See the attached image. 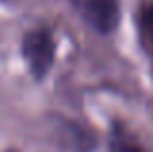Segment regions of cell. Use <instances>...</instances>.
<instances>
[{
	"instance_id": "obj_5",
	"label": "cell",
	"mask_w": 153,
	"mask_h": 152,
	"mask_svg": "<svg viewBox=\"0 0 153 152\" xmlns=\"http://www.w3.org/2000/svg\"><path fill=\"white\" fill-rule=\"evenodd\" d=\"M8 152H16V150H8Z\"/></svg>"
},
{
	"instance_id": "obj_1",
	"label": "cell",
	"mask_w": 153,
	"mask_h": 152,
	"mask_svg": "<svg viewBox=\"0 0 153 152\" xmlns=\"http://www.w3.org/2000/svg\"><path fill=\"white\" fill-rule=\"evenodd\" d=\"M22 55L27 70L35 80H45L49 76L56 57V41L47 27H37L23 35Z\"/></svg>"
},
{
	"instance_id": "obj_3",
	"label": "cell",
	"mask_w": 153,
	"mask_h": 152,
	"mask_svg": "<svg viewBox=\"0 0 153 152\" xmlns=\"http://www.w3.org/2000/svg\"><path fill=\"white\" fill-rule=\"evenodd\" d=\"M111 152H147V150L132 137L116 131L111 138Z\"/></svg>"
},
{
	"instance_id": "obj_2",
	"label": "cell",
	"mask_w": 153,
	"mask_h": 152,
	"mask_svg": "<svg viewBox=\"0 0 153 152\" xmlns=\"http://www.w3.org/2000/svg\"><path fill=\"white\" fill-rule=\"evenodd\" d=\"M79 18L93 31L111 35L120 22V0H70Z\"/></svg>"
},
{
	"instance_id": "obj_4",
	"label": "cell",
	"mask_w": 153,
	"mask_h": 152,
	"mask_svg": "<svg viewBox=\"0 0 153 152\" xmlns=\"http://www.w3.org/2000/svg\"><path fill=\"white\" fill-rule=\"evenodd\" d=\"M140 27H142V35L146 43L149 45V51L153 55V2L146 4L140 14Z\"/></svg>"
}]
</instances>
